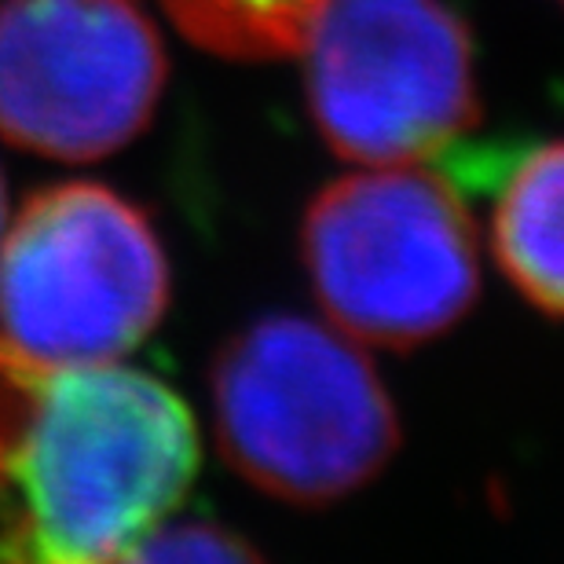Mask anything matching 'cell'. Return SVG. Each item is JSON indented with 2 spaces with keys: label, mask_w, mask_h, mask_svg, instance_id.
Returning <instances> with one entry per match:
<instances>
[{
  "label": "cell",
  "mask_w": 564,
  "mask_h": 564,
  "mask_svg": "<svg viewBox=\"0 0 564 564\" xmlns=\"http://www.w3.org/2000/svg\"><path fill=\"white\" fill-rule=\"evenodd\" d=\"M198 469L187 403L143 370L52 364L0 337V557L121 561Z\"/></svg>",
  "instance_id": "1"
},
{
  "label": "cell",
  "mask_w": 564,
  "mask_h": 564,
  "mask_svg": "<svg viewBox=\"0 0 564 564\" xmlns=\"http://www.w3.org/2000/svg\"><path fill=\"white\" fill-rule=\"evenodd\" d=\"M224 458L293 506H330L375 480L400 447V419L367 356L301 315H268L213 364Z\"/></svg>",
  "instance_id": "2"
},
{
  "label": "cell",
  "mask_w": 564,
  "mask_h": 564,
  "mask_svg": "<svg viewBox=\"0 0 564 564\" xmlns=\"http://www.w3.org/2000/svg\"><path fill=\"white\" fill-rule=\"evenodd\" d=\"M301 257L330 319L386 348L447 334L480 293L469 213L422 169L381 165L323 187L304 213Z\"/></svg>",
  "instance_id": "3"
},
{
  "label": "cell",
  "mask_w": 564,
  "mask_h": 564,
  "mask_svg": "<svg viewBox=\"0 0 564 564\" xmlns=\"http://www.w3.org/2000/svg\"><path fill=\"white\" fill-rule=\"evenodd\" d=\"M169 304L151 220L99 184L33 195L0 239V337L52 364H118Z\"/></svg>",
  "instance_id": "4"
},
{
  "label": "cell",
  "mask_w": 564,
  "mask_h": 564,
  "mask_svg": "<svg viewBox=\"0 0 564 564\" xmlns=\"http://www.w3.org/2000/svg\"><path fill=\"white\" fill-rule=\"evenodd\" d=\"M301 52L330 151L408 165L477 126L469 30L444 0H315Z\"/></svg>",
  "instance_id": "5"
},
{
  "label": "cell",
  "mask_w": 564,
  "mask_h": 564,
  "mask_svg": "<svg viewBox=\"0 0 564 564\" xmlns=\"http://www.w3.org/2000/svg\"><path fill=\"white\" fill-rule=\"evenodd\" d=\"M165 88V52L137 0L0 4V137L59 162L137 140Z\"/></svg>",
  "instance_id": "6"
},
{
  "label": "cell",
  "mask_w": 564,
  "mask_h": 564,
  "mask_svg": "<svg viewBox=\"0 0 564 564\" xmlns=\"http://www.w3.org/2000/svg\"><path fill=\"white\" fill-rule=\"evenodd\" d=\"M495 257L535 308L564 319V140L539 147L506 180L491 217Z\"/></svg>",
  "instance_id": "7"
},
{
  "label": "cell",
  "mask_w": 564,
  "mask_h": 564,
  "mask_svg": "<svg viewBox=\"0 0 564 564\" xmlns=\"http://www.w3.org/2000/svg\"><path fill=\"white\" fill-rule=\"evenodd\" d=\"M312 4L315 0H165L191 37L239 59L301 52Z\"/></svg>",
  "instance_id": "8"
},
{
  "label": "cell",
  "mask_w": 564,
  "mask_h": 564,
  "mask_svg": "<svg viewBox=\"0 0 564 564\" xmlns=\"http://www.w3.org/2000/svg\"><path fill=\"white\" fill-rule=\"evenodd\" d=\"M129 561H257V550L224 528L191 521L173 528L154 524L129 550Z\"/></svg>",
  "instance_id": "9"
},
{
  "label": "cell",
  "mask_w": 564,
  "mask_h": 564,
  "mask_svg": "<svg viewBox=\"0 0 564 564\" xmlns=\"http://www.w3.org/2000/svg\"><path fill=\"white\" fill-rule=\"evenodd\" d=\"M8 228V195H4V176H0V239H4Z\"/></svg>",
  "instance_id": "10"
},
{
  "label": "cell",
  "mask_w": 564,
  "mask_h": 564,
  "mask_svg": "<svg viewBox=\"0 0 564 564\" xmlns=\"http://www.w3.org/2000/svg\"><path fill=\"white\" fill-rule=\"evenodd\" d=\"M561 4H564V0H561Z\"/></svg>",
  "instance_id": "11"
}]
</instances>
